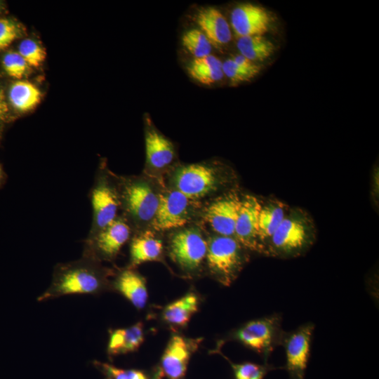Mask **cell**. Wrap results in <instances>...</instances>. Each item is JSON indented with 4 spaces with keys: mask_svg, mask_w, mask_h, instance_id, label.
<instances>
[{
    "mask_svg": "<svg viewBox=\"0 0 379 379\" xmlns=\"http://www.w3.org/2000/svg\"><path fill=\"white\" fill-rule=\"evenodd\" d=\"M187 70L192 79L204 86L213 85L224 77L222 62L212 54L194 58L187 66Z\"/></svg>",
    "mask_w": 379,
    "mask_h": 379,
    "instance_id": "23",
    "label": "cell"
},
{
    "mask_svg": "<svg viewBox=\"0 0 379 379\" xmlns=\"http://www.w3.org/2000/svg\"><path fill=\"white\" fill-rule=\"evenodd\" d=\"M181 41L183 47L194 58H199L211 54L213 46L206 35L199 29L185 32Z\"/></svg>",
    "mask_w": 379,
    "mask_h": 379,
    "instance_id": "26",
    "label": "cell"
},
{
    "mask_svg": "<svg viewBox=\"0 0 379 379\" xmlns=\"http://www.w3.org/2000/svg\"><path fill=\"white\" fill-rule=\"evenodd\" d=\"M198 342L180 335H172L161 356L160 374L168 379H183Z\"/></svg>",
    "mask_w": 379,
    "mask_h": 379,
    "instance_id": "14",
    "label": "cell"
},
{
    "mask_svg": "<svg viewBox=\"0 0 379 379\" xmlns=\"http://www.w3.org/2000/svg\"><path fill=\"white\" fill-rule=\"evenodd\" d=\"M222 70L232 85L250 81L260 72L261 67L253 63L251 65H242L235 62L232 58H228L222 62Z\"/></svg>",
    "mask_w": 379,
    "mask_h": 379,
    "instance_id": "27",
    "label": "cell"
},
{
    "mask_svg": "<svg viewBox=\"0 0 379 379\" xmlns=\"http://www.w3.org/2000/svg\"><path fill=\"white\" fill-rule=\"evenodd\" d=\"M199 302V296L194 292H189L164 308L162 319L170 326L183 327L198 311Z\"/></svg>",
    "mask_w": 379,
    "mask_h": 379,
    "instance_id": "22",
    "label": "cell"
},
{
    "mask_svg": "<svg viewBox=\"0 0 379 379\" xmlns=\"http://www.w3.org/2000/svg\"><path fill=\"white\" fill-rule=\"evenodd\" d=\"M111 289L119 293L137 310L143 309L147 302L148 292L145 279L134 268L119 271L111 281Z\"/></svg>",
    "mask_w": 379,
    "mask_h": 379,
    "instance_id": "18",
    "label": "cell"
},
{
    "mask_svg": "<svg viewBox=\"0 0 379 379\" xmlns=\"http://www.w3.org/2000/svg\"><path fill=\"white\" fill-rule=\"evenodd\" d=\"M285 332L281 314L274 313L246 322L230 337L256 352L267 363L274 350L281 345Z\"/></svg>",
    "mask_w": 379,
    "mask_h": 379,
    "instance_id": "7",
    "label": "cell"
},
{
    "mask_svg": "<svg viewBox=\"0 0 379 379\" xmlns=\"http://www.w3.org/2000/svg\"><path fill=\"white\" fill-rule=\"evenodd\" d=\"M121 215L136 233L151 227L156 215L160 193L144 176L119 177Z\"/></svg>",
    "mask_w": 379,
    "mask_h": 379,
    "instance_id": "2",
    "label": "cell"
},
{
    "mask_svg": "<svg viewBox=\"0 0 379 379\" xmlns=\"http://www.w3.org/2000/svg\"><path fill=\"white\" fill-rule=\"evenodd\" d=\"M197 203L172 187L161 192L151 228L156 232H164L188 225L195 217Z\"/></svg>",
    "mask_w": 379,
    "mask_h": 379,
    "instance_id": "9",
    "label": "cell"
},
{
    "mask_svg": "<svg viewBox=\"0 0 379 379\" xmlns=\"http://www.w3.org/2000/svg\"><path fill=\"white\" fill-rule=\"evenodd\" d=\"M261 203L251 194L241 197L234 238L248 251L263 254L258 237V218Z\"/></svg>",
    "mask_w": 379,
    "mask_h": 379,
    "instance_id": "13",
    "label": "cell"
},
{
    "mask_svg": "<svg viewBox=\"0 0 379 379\" xmlns=\"http://www.w3.org/2000/svg\"><path fill=\"white\" fill-rule=\"evenodd\" d=\"M288 211V206L277 199L261 204L258 218V237L265 255L266 246Z\"/></svg>",
    "mask_w": 379,
    "mask_h": 379,
    "instance_id": "21",
    "label": "cell"
},
{
    "mask_svg": "<svg viewBox=\"0 0 379 379\" xmlns=\"http://www.w3.org/2000/svg\"><path fill=\"white\" fill-rule=\"evenodd\" d=\"M89 194L93 215L86 239L94 237L119 215L120 197L117 176L106 166H100Z\"/></svg>",
    "mask_w": 379,
    "mask_h": 379,
    "instance_id": "6",
    "label": "cell"
},
{
    "mask_svg": "<svg viewBox=\"0 0 379 379\" xmlns=\"http://www.w3.org/2000/svg\"><path fill=\"white\" fill-rule=\"evenodd\" d=\"M234 178L233 172L220 164L202 162L175 168L171 172L170 182L172 188L199 201L216 194Z\"/></svg>",
    "mask_w": 379,
    "mask_h": 379,
    "instance_id": "3",
    "label": "cell"
},
{
    "mask_svg": "<svg viewBox=\"0 0 379 379\" xmlns=\"http://www.w3.org/2000/svg\"><path fill=\"white\" fill-rule=\"evenodd\" d=\"M146 166L153 174L166 171L175 158L173 142L148 121L145 133Z\"/></svg>",
    "mask_w": 379,
    "mask_h": 379,
    "instance_id": "16",
    "label": "cell"
},
{
    "mask_svg": "<svg viewBox=\"0 0 379 379\" xmlns=\"http://www.w3.org/2000/svg\"><path fill=\"white\" fill-rule=\"evenodd\" d=\"M145 340L141 321L126 327L109 330L107 353L109 357L137 351Z\"/></svg>",
    "mask_w": 379,
    "mask_h": 379,
    "instance_id": "20",
    "label": "cell"
},
{
    "mask_svg": "<svg viewBox=\"0 0 379 379\" xmlns=\"http://www.w3.org/2000/svg\"><path fill=\"white\" fill-rule=\"evenodd\" d=\"M8 112L4 93L0 90V123L6 118Z\"/></svg>",
    "mask_w": 379,
    "mask_h": 379,
    "instance_id": "33",
    "label": "cell"
},
{
    "mask_svg": "<svg viewBox=\"0 0 379 379\" xmlns=\"http://www.w3.org/2000/svg\"><path fill=\"white\" fill-rule=\"evenodd\" d=\"M314 328L313 323L308 322L284 333L281 345L285 351L290 379H305Z\"/></svg>",
    "mask_w": 379,
    "mask_h": 379,
    "instance_id": "11",
    "label": "cell"
},
{
    "mask_svg": "<svg viewBox=\"0 0 379 379\" xmlns=\"http://www.w3.org/2000/svg\"><path fill=\"white\" fill-rule=\"evenodd\" d=\"M207 246L208 240L195 226L174 230L168 241L171 259L189 274H194L201 270L206 261Z\"/></svg>",
    "mask_w": 379,
    "mask_h": 379,
    "instance_id": "8",
    "label": "cell"
},
{
    "mask_svg": "<svg viewBox=\"0 0 379 379\" xmlns=\"http://www.w3.org/2000/svg\"><path fill=\"white\" fill-rule=\"evenodd\" d=\"M20 29L18 25L11 20L0 19V51L8 47L19 37Z\"/></svg>",
    "mask_w": 379,
    "mask_h": 379,
    "instance_id": "32",
    "label": "cell"
},
{
    "mask_svg": "<svg viewBox=\"0 0 379 379\" xmlns=\"http://www.w3.org/2000/svg\"><path fill=\"white\" fill-rule=\"evenodd\" d=\"M272 22L270 12L264 7L252 3L236 6L230 14V27L238 37L264 35Z\"/></svg>",
    "mask_w": 379,
    "mask_h": 379,
    "instance_id": "15",
    "label": "cell"
},
{
    "mask_svg": "<svg viewBox=\"0 0 379 379\" xmlns=\"http://www.w3.org/2000/svg\"><path fill=\"white\" fill-rule=\"evenodd\" d=\"M235 379H263L266 374L274 369L272 365L265 363L263 365L252 362L234 364L229 361Z\"/></svg>",
    "mask_w": 379,
    "mask_h": 379,
    "instance_id": "29",
    "label": "cell"
},
{
    "mask_svg": "<svg viewBox=\"0 0 379 379\" xmlns=\"http://www.w3.org/2000/svg\"><path fill=\"white\" fill-rule=\"evenodd\" d=\"M18 53L29 66L34 67H39L46 58L44 49L36 41L30 39L21 41L18 47Z\"/></svg>",
    "mask_w": 379,
    "mask_h": 379,
    "instance_id": "30",
    "label": "cell"
},
{
    "mask_svg": "<svg viewBox=\"0 0 379 379\" xmlns=\"http://www.w3.org/2000/svg\"><path fill=\"white\" fill-rule=\"evenodd\" d=\"M164 245L161 239L149 230L136 233L130 243V265L135 267L151 261H159L163 257Z\"/></svg>",
    "mask_w": 379,
    "mask_h": 379,
    "instance_id": "19",
    "label": "cell"
},
{
    "mask_svg": "<svg viewBox=\"0 0 379 379\" xmlns=\"http://www.w3.org/2000/svg\"><path fill=\"white\" fill-rule=\"evenodd\" d=\"M3 67L10 77L20 79L27 72L29 66L18 53L8 52L4 56Z\"/></svg>",
    "mask_w": 379,
    "mask_h": 379,
    "instance_id": "31",
    "label": "cell"
},
{
    "mask_svg": "<svg viewBox=\"0 0 379 379\" xmlns=\"http://www.w3.org/2000/svg\"><path fill=\"white\" fill-rule=\"evenodd\" d=\"M194 21L213 46L221 48L232 40L231 27L226 18L217 8L201 7L194 15Z\"/></svg>",
    "mask_w": 379,
    "mask_h": 379,
    "instance_id": "17",
    "label": "cell"
},
{
    "mask_svg": "<svg viewBox=\"0 0 379 379\" xmlns=\"http://www.w3.org/2000/svg\"><path fill=\"white\" fill-rule=\"evenodd\" d=\"M41 98L40 90L29 81H16L11 86L9 91L11 105L20 112L33 109L39 103Z\"/></svg>",
    "mask_w": 379,
    "mask_h": 379,
    "instance_id": "25",
    "label": "cell"
},
{
    "mask_svg": "<svg viewBox=\"0 0 379 379\" xmlns=\"http://www.w3.org/2000/svg\"><path fill=\"white\" fill-rule=\"evenodd\" d=\"M2 178H3V171H2V168H1V167L0 166V182L2 180Z\"/></svg>",
    "mask_w": 379,
    "mask_h": 379,
    "instance_id": "34",
    "label": "cell"
},
{
    "mask_svg": "<svg viewBox=\"0 0 379 379\" xmlns=\"http://www.w3.org/2000/svg\"><path fill=\"white\" fill-rule=\"evenodd\" d=\"M113 272L93 258L82 255L78 260L58 263L49 287L37 300L42 302L71 294L98 295L111 289Z\"/></svg>",
    "mask_w": 379,
    "mask_h": 379,
    "instance_id": "1",
    "label": "cell"
},
{
    "mask_svg": "<svg viewBox=\"0 0 379 379\" xmlns=\"http://www.w3.org/2000/svg\"><path fill=\"white\" fill-rule=\"evenodd\" d=\"M93 364L105 379H149L146 373L140 370L124 369L99 361H93Z\"/></svg>",
    "mask_w": 379,
    "mask_h": 379,
    "instance_id": "28",
    "label": "cell"
},
{
    "mask_svg": "<svg viewBox=\"0 0 379 379\" xmlns=\"http://www.w3.org/2000/svg\"><path fill=\"white\" fill-rule=\"evenodd\" d=\"M132 229L127 221L118 215L97 234L86 239L82 255L98 261H112L130 239Z\"/></svg>",
    "mask_w": 379,
    "mask_h": 379,
    "instance_id": "10",
    "label": "cell"
},
{
    "mask_svg": "<svg viewBox=\"0 0 379 379\" xmlns=\"http://www.w3.org/2000/svg\"><path fill=\"white\" fill-rule=\"evenodd\" d=\"M237 48L240 55L256 63L273 55L276 47L264 35H254L238 37Z\"/></svg>",
    "mask_w": 379,
    "mask_h": 379,
    "instance_id": "24",
    "label": "cell"
},
{
    "mask_svg": "<svg viewBox=\"0 0 379 379\" xmlns=\"http://www.w3.org/2000/svg\"><path fill=\"white\" fill-rule=\"evenodd\" d=\"M316 234L314 222L306 211L299 208L288 209L270 239L265 255L285 259L302 255L314 244Z\"/></svg>",
    "mask_w": 379,
    "mask_h": 379,
    "instance_id": "4",
    "label": "cell"
},
{
    "mask_svg": "<svg viewBox=\"0 0 379 379\" xmlns=\"http://www.w3.org/2000/svg\"><path fill=\"white\" fill-rule=\"evenodd\" d=\"M249 259L248 251L234 237L213 234L208 239L206 263L211 276L230 286Z\"/></svg>",
    "mask_w": 379,
    "mask_h": 379,
    "instance_id": "5",
    "label": "cell"
},
{
    "mask_svg": "<svg viewBox=\"0 0 379 379\" xmlns=\"http://www.w3.org/2000/svg\"><path fill=\"white\" fill-rule=\"evenodd\" d=\"M242 196L230 190L217 197L206 208L204 217L215 234L234 237Z\"/></svg>",
    "mask_w": 379,
    "mask_h": 379,
    "instance_id": "12",
    "label": "cell"
}]
</instances>
